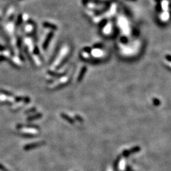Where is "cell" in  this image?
Returning <instances> with one entry per match:
<instances>
[{"mask_svg":"<svg viewBox=\"0 0 171 171\" xmlns=\"http://www.w3.org/2000/svg\"><path fill=\"white\" fill-rule=\"evenodd\" d=\"M61 117L62 119H65V120H66V121H67L68 122H69L70 124H74V120H73V119H72L71 117H70L69 115H67V114H63V113H62V114H61Z\"/></svg>","mask_w":171,"mask_h":171,"instance_id":"cell-3","label":"cell"},{"mask_svg":"<svg viewBox=\"0 0 171 171\" xmlns=\"http://www.w3.org/2000/svg\"><path fill=\"white\" fill-rule=\"evenodd\" d=\"M0 170L1 171H10L9 169L7 168L5 166L3 165V164L0 163Z\"/></svg>","mask_w":171,"mask_h":171,"instance_id":"cell-6","label":"cell"},{"mask_svg":"<svg viewBox=\"0 0 171 171\" xmlns=\"http://www.w3.org/2000/svg\"><path fill=\"white\" fill-rule=\"evenodd\" d=\"M46 144L45 141H40V142H36V143H32L27 144L24 146V150L25 151H29L32 149L40 147V146H43Z\"/></svg>","mask_w":171,"mask_h":171,"instance_id":"cell-1","label":"cell"},{"mask_svg":"<svg viewBox=\"0 0 171 171\" xmlns=\"http://www.w3.org/2000/svg\"><path fill=\"white\" fill-rule=\"evenodd\" d=\"M17 129H20L23 128H27V129H40L39 125H33V124H30V125H24V124H18L17 125Z\"/></svg>","mask_w":171,"mask_h":171,"instance_id":"cell-2","label":"cell"},{"mask_svg":"<svg viewBox=\"0 0 171 171\" xmlns=\"http://www.w3.org/2000/svg\"><path fill=\"white\" fill-rule=\"evenodd\" d=\"M42 114H36V115H31V116L29 117L27 119V120H28V121H32V120H37V119H41V118L42 117Z\"/></svg>","mask_w":171,"mask_h":171,"instance_id":"cell-4","label":"cell"},{"mask_svg":"<svg viewBox=\"0 0 171 171\" xmlns=\"http://www.w3.org/2000/svg\"><path fill=\"white\" fill-rule=\"evenodd\" d=\"M36 110V108H32V109H29V110H27V111L25 112V114H30V113H33V112H34Z\"/></svg>","mask_w":171,"mask_h":171,"instance_id":"cell-7","label":"cell"},{"mask_svg":"<svg viewBox=\"0 0 171 171\" xmlns=\"http://www.w3.org/2000/svg\"><path fill=\"white\" fill-rule=\"evenodd\" d=\"M20 136L25 138H33L36 137V135L32 133H21Z\"/></svg>","mask_w":171,"mask_h":171,"instance_id":"cell-5","label":"cell"}]
</instances>
